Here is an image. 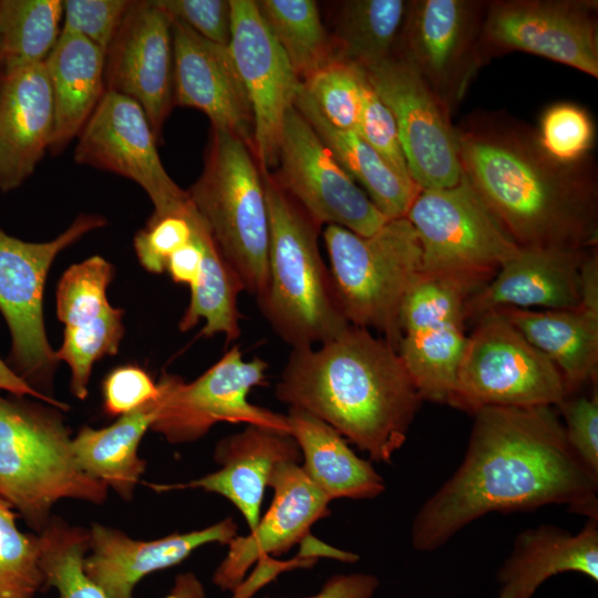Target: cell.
<instances>
[{"mask_svg":"<svg viewBox=\"0 0 598 598\" xmlns=\"http://www.w3.org/2000/svg\"><path fill=\"white\" fill-rule=\"evenodd\" d=\"M537 136L548 155L558 162L573 164L589 156L595 127L587 111L577 104L563 102L544 112Z\"/></svg>","mask_w":598,"mask_h":598,"instance_id":"f35d334b","label":"cell"},{"mask_svg":"<svg viewBox=\"0 0 598 598\" xmlns=\"http://www.w3.org/2000/svg\"><path fill=\"white\" fill-rule=\"evenodd\" d=\"M89 538V529L70 526L59 518H51L40 532V566L44 586L54 588L59 598H106L83 568ZM167 598H205V591L193 574H183L176 578Z\"/></svg>","mask_w":598,"mask_h":598,"instance_id":"836d02e7","label":"cell"},{"mask_svg":"<svg viewBox=\"0 0 598 598\" xmlns=\"http://www.w3.org/2000/svg\"><path fill=\"white\" fill-rule=\"evenodd\" d=\"M257 6L300 82L336 59L315 1L261 0Z\"/></svg>","mask_w":598,"mask_h":598,"instance_id":"e575fe53","label":"cell"},{"mask_svg":"<svg viewBox=\"0 0 598 598\" xmlns=\"http://www.w3.org/2000/svg\"><path fill=\"white\" fill-rule=\"evenodd\" d=\"M277 165L278 185L320 227L370 236L388 221L295 106L283 118Z\"/></svg>","mask_w":598,"mask_h":598,"instance_id":"9a60e30c","label":"cell"},{"mask_svg":"<svg viewBox=\"0 0 598 598\" xmlns=\"http://www.w3.org/2000/svg\"><path fill=\"white\" fill-rule=\"evenodd\" d=\"M361 70L395 120L413 182L421 189L457 184L462 168L448 107L400 53Z\"/></svg>","mask_w":598,"mask_h":598,"instance_id":"4fadbf2b","label":"cell"},{"mask_svg":"<svg viewBox=\"0 0 598 598\" xmlns=\"http://www.w3.org/2000/svg\"><path fill=\"white\" fill-rule=\"evenodd\" d=\"M301 84L332 126L357 132L362 105L358 66L333 59Z\"/></svg>","mask_w":598,"mask_h":598,"instance_id":"74e56055","label":"cell"},{"mask_svg":"<svg viewBox=\"0 0 598 598\" xmlns=\"http://www.w3.org/2000/svg\"><path fill=\"white\" fill-rule=\"evenodd\" d=\"M579 573L598 581V518L575 535L554 525L522 530L497 571V598H533L549 578Z\"/></svg>","mask_w":598,"mask_h":598,"instance_id":"484cf974","label":"cell"},{"mask_svg":"<svg viewBox=\"0 0 598 598\" xmlns=\"http://www.w3.org/2000/svg\"><path fill=\"white\" fill-rule=\"evenodd\" d=\"M586 251L518 247L494 278L467 299L466 320L502 308H579V266Z\"/></svg>","mask_w":598,"mask_h":598,"instance_id":"603a6c76","label":"cell"},{"mask_svg":"<svg viewBox=\"0 0 598 598\" xmlns=\"http://www.w3.org/2000/svg\"><path fill=\"white\" fill-rule=\"evenodd\" d=\"M156 143L142 106L123 94L105 91L78 136L74 161L132 179L152 200V216L172 215L188 195L164 168Z\"/></svg>","mask_w":598,"mask_h":598,"instance_id":"e0dca14e","label":"cell"},{"mask_svg":"<svg viewBox=\"0 0 598 598\" xmlns=\"http://www.w3.org/2000/svg\"><path fill=\"white\" fill-rule=\"evenodd\" d=\"M476 290L466 282L421 274L400 311L398 353L422 400L448 404L466 347L465 305Z\"/></svg>","mask_w":598,"mask_h":598,"instance_id":"7c38bea8","label":"cell"},{"mask_svg":"<svg viewBox=\"0 0 598 598\" xmlns=\"http://www.w3.org/2000/svg\"><path fill=\"white\" fill-rule=\"evenodd\" d=\"M171 19V18H169ZM174 104L207 115L212 128L227 131L254 152V117L228 45L212 42L171 19Z\"/></svg>","mask_w":598,"mask_h":598,"instance_id":"ffe728a7","label":"cell"},{"mask_svg":"<svg viewBox=\"0 0 598 598\" xmlns=\"http://www.w3.org/2000/svg\"><path fill=\"white\" fill-rule=\"evenodd\" d=\"M54 128L52 89L44 62L0 78V190L21 186L49 151Z\"/></svg>","mask_w":598,"mask_h":598,"instance_id":"cb8c5ba5","label":"cell"},{"mask_svg":"<svg viewBox=\"0 0 598 598\" xmlns=\"http://www.w3.org/2000/svg\"><path fill=\"white\" fill-rule=\"evenodd\" d=\"M62 16L61 0H0L3 74L44 62L61 33Z\"/></svg>","mask_w":598,"mask_h":598,"instance_id":"d590c367","label":"cell"},{"mask_svg":"<svg viewBox=\"0 0 598 598\" xmlns=\"http://www.w3.org/2000/svg\"><path fill=\"white\" fill-rule=\"evenodd\" d=\"M598 2L594 0L488 1L481 31L487 58L523 51L598 76Z\"/></svg>","mask_w":598,"mask_h":598,"instance_id":"5bb4252c","label":"cell"},{"mask_svg":"<svg viewBox=\"0 0 598 598\" xmlns=\"http://www.w3.org/2000/svg\"><path fill=\"white\" fill-rule=\"evenodd\" d=\"M159 410L161 391L156 400L121 415L110 426L99 430L83 426L72 440L80 468L104 482L122 498L131 499L146 467V462L138 456V446Z\"/></svg>","mask_w":598,"mask_h":598,"instance_id":"4dcf8cb0","label":"cell"},{"mask_svg":"<svg viewBox=\"0 0 598 598\" xmlns=\"http://www.w3.org/2000/svg\"><path fill=\"white\" fill-rule=\"evenodd\" d=\"M114 276L113 266L101 256L72 265L56 289V315L64 323L65 337L120 343L124 311L110 305L106 289Z\"/></svg>","mask_w":598,"mask_h":598,"instance_id":"1f68e13d","label":"cell"},{"mask_svg":"<svg viewBox=\"0 0 598 598\" xmlns=\"http://www.w3.org/2000/svg\"><path fill=\"white\" fill-rule=\"evenodd\" d=\"M330 150L349 176L388 219L405 217L421 188L396 175L354 131L332 126L319 112L302 84L293 105Z\"/></svg>","mask_w":598,"mask_h":598,"instance_id":"f546056e","label":"cell"},{"mask_svg":"<svg viewBox=\"0 0 598 598\" xmlns=\"http://www.w3.org/2000/svg\"><path fill=\"white\" fill-rule=\"evenodd\" d=\"M17 516L0 497V598H33L44 586L39 536L22 533Z\"/></svg>","mask_w":598,"mask_h":598,"instance_id":"8d00e7d4","label":"cell"},{"mask_svg":"<svg viewBox=\"0 0 598 598\" xmlns=\"http://www.w3.org/2000/svg\"><path fill=\"white\" fill-rule=\"evenodd\" d=\"M0 390L8 391L16 396L31 395L40 399L45 403L62 410H66L68 405L59 402L54 398L43 395L42 393L30 386L21 379L8 364L0 358Z\"/></svg>","mask_w":598,"mask_h":598,"instance_id":"c3c4849f","label":"cell"},{"mask_svg":"<svg viewBox=\"0 0 598 598\" xmlns=\"http://www.w3.org/2000/svg\"><path fill=\"white\" fill-rule=\"evenodd\" d=\"M473 415L461 465L413 519L414 549L436 550L494 512L558 504L598 518V475L569 446L554 406L485 408Z\"/></svg>","mask_w":598,"mask_h":598,"instance_id":"6da1fadb","label":"cell"},{"mask_svg":"<svg viewBox=\"0 0 598 598\" xmlns=\"http://www.w3.org/2000/svg\"><path fill=\"white\" fill-rule=\"evenodd\" d=\"M567 442L576 456L598 475V394L567 396L559 405Z\"/></svg>","mask_w":598,"mask_h":598,"instance_id":"7bdbcfd3","label":"cell"},{"mask_svg":"<svg viewBox=\"0 0 598 598\" xmlns=\"http://www.w3.org/2000/svg\"><path fill=\"white\" fill-rule=\"evenodd\" d=\"M169 17L154 1L134 0L105 53V91L137 102L156 140L174 104Z\"/></svg>","mask_w":598,"mask_h":598,"instance_id":"d6986e66","label":"cell"},{"mask_svg":"<svg viewBox=\"0 0 598 598\" xmlns=\"http://www.w3.org/2000/svg\"><path fill=\"white\" fill-rule=\"evenodd\" d=\"M268 364L245 361L238 346L190 383L163 373L157 382L161 410L152 430L169 443L194 442L219 422L245 423L289 434L287 416L248 401L250 390L266 382Z\"/></svg>","mask_w":598,"mask_h":598,"instance_id":"8fae6325","label":"cell"},{"mask_svg":"<svg viewBox=\"0 0 598 598\" xmlns=\"http://www.w3.org/2000/svg\"><path fill=\"white\" fill-rule=\"evenodd\" d=\"M300 458V448L290 434L247 425L217 443L214 460L220 465L218 471L188 483L153 487L202 488L219 494L240 512L252 530L260 519V506L275 467L282 462L299 463Z\"/></svg>","mask_w":598,"mask_h":598,"instance_id":"d4e9b609","label":"cell"},{"mask_svg":"<svg viewBox=\"0 0 598 598\" xmlns=\"http://www.w3.org/2000/svg\"><path fill=\"white\" fill-rule=\"evenodd\" d=\"M323 238L347 321L375 330L398 349L401 306L422 274L421 246L411 223L406 217L390 219L370 236L328 225Z\"/></svg>","mask_w":598,"mask_h":598,"instance_id":"52a82bcc","label":"cell"},{"mask_svg":"<svg viewBox=\"0 0 598 598\" xmlns=\"http://www.w3.org/2000/svg\"><path fill=\"white\" fill-rule=\"evenodd\" d=\"M275 394L382 463L405 443L423 401L396 349L353 324L317 349L292 348Z\"/></svg>","mask_w":598,"mask_h":598,"instance_id":"3957f363","label":"cell"},{"mask_svg":"<svg viewBox=\"0 0 598 598\" xmlns=\"http://www.w3.org/2000/svg\"><path fill=\"white\" fill-rule=\"evenodd\" d=\"M229 51L254 117V154L261 173L278 163L282 123L301 82L262 18L257 1L229 0Z\"/></svg>","mask_w":598,"mask_h":598,"instance_id":"ac0fdd59","label":"cell"},{"mask_svg":"<svg viewBox=\"0 0 598 598\" xmlns=\"http://www.w3.org/2000/svg\"><path fill=\"white\" fill-rule=\"evenodd\" d=\"M189 197L182 208L172 215L151 216L145 228L134 237V248L140 264L150 272L166 270L169 257L193 238V227L187 209Z\"/></svg>","mask_w":598,"mask_h":598,"instance_id":"60d3db41","label":"cell"},{"mask_svg":"<svg viewBox=\"0 0 598 598\" xmlns=\"http://www.w3.org/2000/svg\"><path fill=\"white\" fill-rule=\"evenodd\" d=\"M103 408L111 416L123 415L159 396V388L140 367L122 365L103 381Z\"/></svg>","mask_w":598,"mask_h":598,"instance_id":"f6af8a7d","label":"cell"},{"mask_svg":"<svg viewBox=\"0 0 598 598\" xmlns=\"http://www.w3.org/2000/svg\"><path fill=\"white\" fill-rule=\"evenodd\" d=\"M406 0H350L340 6L331 38L336 59L361 69L400 53Z\"/></svg>","mask_w":598,"mask_h":598,"instance_id":"d6a6232c","label":"cell"},{"mask_svg":"<svg viewBox=\"0 0 598 598\" xmlns=\"http://www.w3.org/2000/svg\"><path fill=\"white\" fill-rule=\"evenodd\" d=\"M107 485L76 463L59 409L0 396V497L40 533L64 498L102 504Z\"/></svg>","mask_w":598,"mask_h":598,"instance_id":"5b68a950","label":"cell"},{"mask_svg":"<svg viewBox=\"0 0 598 598\" xmlns=\"http://www.w3.org/2000/svg\"><path fill=\"white\" fill-rule=\"evenodd\" d=\"M186 192L244 290L259 305L268 288L269 219L252 150L233 133L212 128L204 169Z\"/></svg>","mask_w":598,"mask_h":598,"instance_id":"8992f818","label":"cell"},{"mask_svg":"<svg viewBox=\"0 0 598 598\" xmlns=\"http://www.w3.org/2000/svg\"><path fill=\"white\" fill-rule=\"evenodd\" d=\"M448 402L471 414L485 408L558 406L567 391L559 370L503 315L478 319Z\"/></svg>","mask_w":598,"mask_h":598,"instance_id":"ba28073f","label":"cell"},{"mask_svg":"<svg viewBox=\"0 0 598 598\" xmlns=\"http://www.w3.org/2000/svg\"><path fill=\"white\" fill-rule=\"evenodd\" d=\"M261 174L269 250L268 288L258 306L291 348L313 347L334 338L350 323L319 250L320 226L285 193L274 175Z\"/></svg>","mask_w":598,"mask_h":598,"instance_id":"277c9868","label":"cell"},{"mask_svg":"<svg viewBox=\"0 0 598 598\" xmlns=\"http://www.w3.org/2000/svg\"><path fill=\"white\" fill-rule=\"evenodd\" d=\"M171 19L178 20L203 38L228 45L231 9L229 0H155Z\"/></svg>","mask_w":598,"mask_h":598,"instance_id":"ee69618b","label":"cell"},{"mask_svg":"<svg viewBox=\"0 0 598 598\" xmlns=\"http://www.w3.org/2000/svg\"><path fill=\"white\" fill-rule=\"evenodd\" d=\"M462 175L518 247L588 250L598 241L594 159L565 164L537 132L501 113L455 127Z\"/></svg>","mask_w":598,"mask_h":598,"instance_id":"7a4b0ae2","label":"cell"},{"mask_svg":"<svg viewBox=\"0 0 598 598\" xmlns=\"http://www.w3.org/2000/svg\"><path fill=\"white\" fill-rule=\"evenodd\" d=\"M130 4L131 0H64L61 30L84 37L106 53Z\"/></svg>","mask_w":598,"mask_h":598,"instance_id":"b9f144b4","label":"cell"},{"mask_svg":"<svg viewBox=\"0 0 598 598\" xmlns=\"http://www.w3.org/2000/svg\"><path fill=\"white\" fill-rule=\"evenodd\" d=\"M100 215H80L62 234L45 243H28L0 228V312L11 333L7 364L30 386L50 396L58 365L45 333L43 291L60 251L91 230L103 227Z\"/></svg>","mask_w":598,"mask_h":598,"instance_id":"30bf717a","label":"cell"},{"mask_svg":"<svg viewBox=\"0 0 598 598\" xmlns=\"http://www.w3.org/2000/svg\"><path fill=\"white\" fill-rule=\"evenodd\" d=\"M487 2L412 0L400 54L452 112L485 63L481 31Z\"/></svg>","mask_w":598,"mask_h":598,"instance_id":"2e32d148","label":"cell"},{"mask_svg":"<svg viewBox=\"0 0 598 598\" xmlns=\"http://www.w3.org/2000/svg\"><path fill=\"white\" fill-rule=\"evenodd\" d=\"M422 251V274L453 278L476 292L518 249L467 179L421 189L406 216Z\"/></svg>","mask_w":598,"mask_h":598,"instance_id":"9c48e42d","label":"cell"},{"mask_svg":"<svg viewBox=\"0 0 598 598\" xmlns=\"http://www.w3.org/2000/svg\"><path fill=\"white\" fill-rule=\"evenodd\" d=\"M286 416L303 471L330 501L374 498L385 491L371 462L359 457L329 424L298 408H289Z\"/></svg>","mask_w":598,"mask_h":598,"instance_id":"f1b7e54d","label":"cell"},{"mask_svg":"<svg viewBox=\"0 0 598 598\" xmlns=\"http://www.w3.org/2000/svg\"><path fill=\"white\" fill-rule=\"evenodd\" d=\"M274 497L268 511L247 536H235L228 553L216 568L213 582L234 591L246 573L269 555H280L307 539L311 526L330 514V499L295 462L278 464L268 483Z\"/></svg>","mask_w":598,"mask_h":598,"instance_id":"44dd1931","label":"cell"},{"mask_svg":"<svg viewBox=\"0 0 598 598\" xmlns=\"http://www.w3.org/2000/svg\"><path fill=\"white\" fill-rule=\"evenodd\" d=\"M237 524L228 517L203 529L140 540L93 523L89 529L91 553L85 555L83 568L106 598H134V588L144 577L178 565L206 544L228 545L237 536Z\"/></svg>","mask_w":598,"mask_h":598,"instance_id":"7402d4cb","label":"cell"},{"mask_svg":"<svg viewBox=\"0 0 598 598\" xmlns=\"http://www.w3.org/2000/svg\"><path fill=\"white\" fill-rule=\"evenodd\" d=\"M503 315L559 370L567 396L598 377V313L582 308L528 310L502 308Z\"/></svg>","mask_w":598,"mask_h":598,"instance_id":"83f0119b","label":"cell"},{"mask_svg":"<svg viewBox=\"0 0 598 598\" xmlns=\"http://www.w3.org/2000/svg\"><path fill=\"white\" fill-rule=\"evenodd\" d=\"M579 308L598 313V254L588 249L579 266Z\"/></svg>","mask_w":598,"mask_h":598,"instance_id":"7dc6e473","label":"cell"},{"mask_svg":"<svg viewBox=\"0 0 598 598\" xmlns=\"http://www.w3.org/2000/svg\"><path fill=\"white\" fill-rule=\"evenodd\" d=\"M3 74V48H2V39H1V32H0V78Z\"/></svg>","mask_w":598,"mask_h":598,"instance_id":"681fc988","label":"cell"},{"mask_svg":"<svg viewBox=\"0 0 598 598\" xmlns=\"http://www.w3.org/2000/svg\"><path fill=\"white\" fill-rule=\"evenodd\" d=\"M361 75L362 105L357 133L381 156L402 179L414 183L401 147L395 120L370 85L363 71Z\"/></svg>","mask_w":598,"mask_h":598,"instance_id":"ab89813d","label":"cell"},{"mask_svg":"<svg viewBox=\"0 0 598 598\" xmlns=\"http://www.w3.org/2000/svg\"><path fill=\"white\" fill-rule=\"evenodd\" d=\"M379 579L371 574H340L330 577L321 590L309 598H373Z\"/></svg>","mask_w":598,"mask_h":598,"instance_id":"bcb514c9","label":"cell"},{"mask_svg":"<svg viewBox=\"0 0 598 598\" xmlns=\"http://www.w3.org/2000/svg\"><path fill=\"white\" fill-rule=\"evenodd\" d=\"M44 64L54 105L49 151L56 155L79 136L105 92V53L84 37L61 30Z\"/></svg>","mask_w":598,"mask_h":598,"instance_id":"4316f807","label":"cell"}]
</instances>
